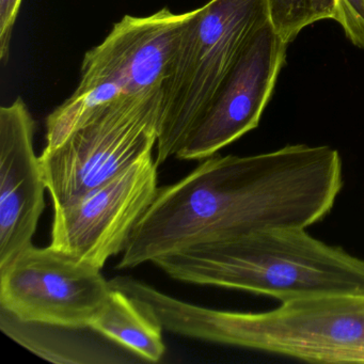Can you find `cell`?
Returning <instances> with one entry per match:
<instances>
[{"instance_id": "1", "label": "cell", "mask_w": 364, "mask_h": 364, "mask_svg": "<svg viewBox=\"0 0 364 364\" xmlns=\"http://www.w3.org/2000/svg\"><path fill=\"white\" fill-rule=\"evenodd\" d=\"M342 186V159L331 146L213 155L182 180L159 187L118 268L265 230L306 229L329 214Z\"/></svg>"}, {"instance_id": "2", "label": "cell", "mask_w": 364, "mask_h": 364, "mask_svg": "<svg viewBox=\"0 0 364 364\" xmlns=\"http://www.w3.org/2000/svg\"><path fill=\"white\" fill-rule=\"evenodd\" d=\"M117 287L146 302L173 333L304 361L364 363V295L299 298L251 313L188 304L132 277Z\"/></svg>"}, {"instance_id": "3", "label": "cell", "mask_w": 364, "mask_h": 364, "mask_svg": "<svg viewBox=\"0 0 364 364\" xmlns=\"http://www.w3.org/2000/svg\"><path fill=\"white\" fill-rule=\"evenodd\" d=\"M152 263L174 280L251 291L281 302L364 295V259L298 228L196 245Z\"/></svg>"}, {"instance_id": "4", "label": "cell", "mask_w": 364, "mask_h": 364, "mask_svg": "<svg viewBox=\"0 0 364 364\" xmlns=\"http://www.w3.org/2000/svg\"><path fill=\"white\" fill-rule=\"evenodd\" d=\"M191 11L168 8L148 16H125L85 55L73 95L46 119V149L60 146L91 119L117 104L163 101L164 88Z\"/></svg>"}, {"instance_id": "5", "label": "cell", "mask_w": 364, "mask_h": 364, "mask_svg": "<svg viewBox=\"0 0 364 364\" xmlns=\"http://www.w3.org/2000/svg\"><path fill=\"white\" fill-rule=\"evenodd\" d=\"M268 22L267 0H210L191 11L164 88L157 166L176 156L247 42Z\"/></svg>"}, {"instance_id": "6", "label": "cell", "mask_w": 364, "mask_h": 364, "mask_svg": "<svg viewBox=\"0 0 364 364\" xmlns=\"http://www.w3.org/2000/svg\"><path fill=\"white\" fill-rule=\"evenodd\" d=\"M161 112V100L123 102L91 119L57 148L44 149L40 165L54 208L151 156Z\"/></svg>"}, {"instance_id": "7", "label": "cell", "mask_w": 364, "mask_h": 364, "mask_svg": "<svg viewBox=\"0 0 364 364\" xmlns=\"http://www.w3.org/2000/svg\"><path fill=\"white\" fill-rule=\"evenodd\" d=\"M110 289L100 268L50 245H31L0 268V308L28 323L90 329Z\"/></svg>"}, {"instance_id": "8", "label": "cell", "mask_w": 364, "mask_h": 364, "mask_svg": "<svg viewBox=\"0 0 364 364\" xmlns=\"http://www.w3.org/2000/svg\"><path fill=\"white\" fill-rule=\"evenodd\" d=\"M156 161L144 157L100 186L54 208L50 246L102 268L123 252L138 221L152 203Z\"/></svg>"}, {"instance_id": "9", "label": "cell", "mask_w": 364, "mask_h": 364, "mask_svg": "<svg viewBox=\"0 0 364 364\" xmlns=\"http://www.w3.org/2000/svg\"><path fill=\"white\" fill-rule=\"evenodd\" d=\"M270 23L253 33L176 159L203 161L257 129L287 58Z\"/></svg>"}, {"instance_id": "10", "label": "cell", "mask_w": 364, "mask_h": 364, "mask_svg": "<svg viewBox=\"0 0 364 364\" xmlns=\"http://www.w3.org/2000/svg\"><path fill=\"white\" fill-rule=\"evenodd\" d=\"M35 127L22 99L0 108V268L33 245L46 208Z\"/></svg>"}, {"instance_id": "11", "label": "cell", "mask_w": 364, "mask_h": 364, "mask_svg": "<svg viewBox=\"0 0 364 364\" xmlns=\"http://www.w3.org/2000/svg\"><path fill=\"white\" fill-rule=\"evenodd\" d=\"M90 329L141 359L159 362L166 353L164 327L150 306L112 287Z\"/></svg>"}, {"instance_id": "12", "label": "cell", "mask_w": 364, "mask_h": 364, "mask_svg": "<svg viewBox=\"0 0 364 364\" xmlns=\"http://www.w3.org/2000/svg\"><path fill=\"white\" fill-rule=\"evenodd\" d=\"M0 328L4 333L33 351L36 355L55 363H92L93 353L77 342L69 340L63 332L52 331V325L28 323L0 308ZM93 361L97 362L95 358Z\"/></svg>"}, {"instance_id": "13", "label": "cell", "mask_w": 364, "mask_h": 364, "mask_svg": "<svg viewBox=\"0 0 364 364\" xmlns=\"http://www.w3.org/2000/svg\"><path fill=\"white\" fill-rule=\"evenodd\" d=\"M269 23L289 46L306 27L323 20L336 21V0H267Z\"/></svg>"}, {"instance_id": "14", "label": "cell", "mask_w": 364, "mask_h": 364, "mask_svg": "<svg viewBox=\"0 0 364 364\" xmlns=\"http://www.w3.org/2000/svg\"><path fill=\"white\" fill-rule=\"evenodd\" d=\"M336 22L353 46L364 50V0H336Z\"/></svg>"}, {"instance_id": "15", "label": "cell", "mask_w": 364, "mask_h": 364, "mask_svg": "<svg viewBox=\"0 0 364 364\" xmlns=\"http://www.w3.org/2000/svg\"><path fill=\"white\" fill-rule=\"evenodd\" d=\"M23 0H0V60L7 63L12 33Z\"/></svg>"}]
</instances>
